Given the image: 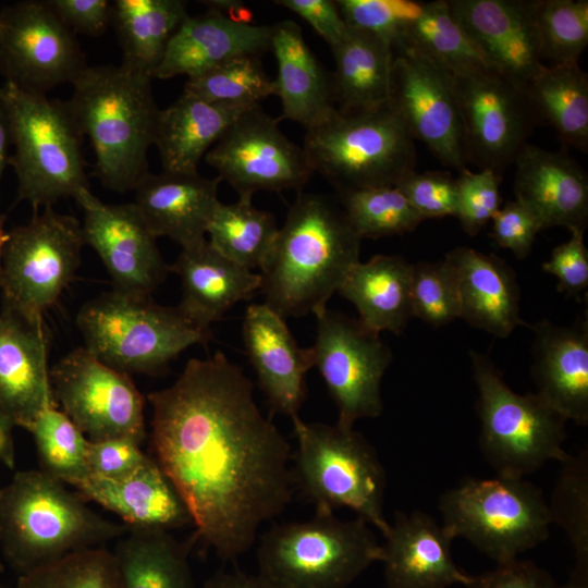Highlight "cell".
Wrapping results in <instances>:
<instances>
[{"label": "cell", "mask_w": 588, "mask_h": 588, "mask_svg": "<svg viewBox=\"0 0 588 588\" xmlns=\"http://www.w3.org/2000/svg\"><path fill=\"white\" fill-rule=\"evenodd\" d=\"M148 401L155 460L196 539L224 561L236 559L292 500L287 440L257 406L252 381L221 352L189 359Z\"/></svg>", "instance_id": "6da1fadb"}, {"label": "cell", "mask_w": 588, "mask_h": 588, "mask_svg": "<svg viewBox=\"0 0 588 588\" xmlns=\"http://www.w3.org/2000/svg\"><path fill=\"white\" fill-rule=\"evenodd\" d=\"M360 242L342 206L298 192L259 273L265 304L284 319L323 311L359 261Z\"/></svg>", "instance_id": "7a4b0ae2"}, {"label": "cell", "mask_w": 588, "mask_h": 588, "mask_svg": "<svg viewBox=\"0 0 588 588\" xmlns=\"http://www.w3.org/2000/svg\"><path fill=\"white\" fill-rule=\"evenodd\" d=\"M152 78L124 65L86 66L65 101L95 152V175L109 189H134L147 174L159 110Z\"/></svg>", "instance_id": "3957f363"}, {"label": "cell", "mask_w": 588, "mask_h": 588, "mask_svg": "<svg viewBox=\"0 0 588 588\" xmlns=\"http://www.w3.org/2000/svg\"><path fill=\"white\" fill-rule=\"evenodd\" d=\"M40 469L20 470L0 490V553L22 575L68 554L101 547L130 529Z\"/></svg>", "instance_id": "277c9868"}, {"label": "cell", "mask_w": 588, "mask_h": 588, "mask_svg": "<svg viewBox=\"0 0 588 588\" xmlns=\"http://www.w3.org/2000/svg\"><path fill=\"white\" fill-rule=\"evenodd\" d=\"M381 559L382 544L364 519L315 514L262 535L257 576L268 588H348Z\"/></svg>", "instance_id": "5b68a950"}, {"label": "cell", "mask_w": 588, "mask_h": 588, "mask_svg": "<svg viewBox=\"0 0 588 588\" xmlns=\"http://www.w3.org/2000/svg\"><path fill=\"white\" fill-rule=\"evenodd\" d=\"M414 138L390 102L369 110H335L306 130L303 149L313 173L339 194L395 186L415 170Z\"/></svg>", "instance_id": "8992f818"}, {"label": "cell", "mask_w": 588, "mask_h": 588, "mask_svg": "<svg viewBox=\"0 0 588 588\" xmlns=\"http://www.w3.org/2000/svg\"><path fill=\"white\" fill-rule=\"evenodd\" d=\"M292 419L296 438L293 482L314 505L315 514H334L346 507L384 537L385 473L366 438L339 424Z\"/></svg>", "instance_id": "52a82bcc"}, {"label": "cell", "mask_w": 588, "mask_h": 588, "mask_svg": "<svg viewBox=\"0 0 588 588\" xmlns=\"http://www.w3.org/2000/svg\"><path fill=\"white\" fill-rule=\"evenodd\" d=\"M0 95L15 149L9 164L17 179V200L37 211L89 189L83 135L66 102L8 83L0 87Z\"/></svg>", "instance_id": "ba28073f"}, {"label": "cell", "mask_w": 588, "mask_h": 588, "mask_svg": "<svg viewBox=\"0 0 588 588\" xmlns=\"http://www.w3.org/2000/svg\"><path fill=\"white\" fill-rule=\"evenodd\" d=\"M76 323L85 347L125 373H157L184 350L211 340L210 329L189 320L179 307L150 296L113 290L86 303Z\"/></svg>", "instance_id": "9c48e42d"}, {"label": "cell", "mask_w": 588, "mask_h": 588, "mask_svg": "<svg viewBox=\"0 0 588 588\" xmlns=\"http://www.w3.org/2000/svg\"><path fill=\"white\" fill-rule=\"evenodd\" d=\"M469 355L478 392L479 448L497 476L524 478L549 461H566L564 416L536 392L513 391L487 355Z\"/></svg>", "instance_id": "30bf717a"}, {"label": "cell", "mask_w": 588, "mask_h": 588, "mask_svg": "<svg viewBox=\"0 0 588 588\" xmlns=\"http://www.w3.org/2000/svg\"><path fill=\"white\" fill-rule=\"evenodd\" d=\"M542 491L524 478H467L444 492L439 502L442 525L497 564L542 543L552 518Z\"/></svg>", "instance_id": "8fae6325"}, {"label": "cell", "mask_w": 588, "mask_h": 588, "mask_svg": "<svg viewBox=\"0 0 588 588\" xmlns=\"http://www.w3.org/2000/svg\"><path fill=\"white\" fill-rule=\"evenodd\" d=\"M84 245L79 221L52 206L10 230L1 262L2 308L41 322L73 280Z\"/></svg>", "instance_id": "7c38bea8"}, {"label": "cell", "mask_w": 588, "mask_h": 588, "mask_svg": "<svg viewBox=\"0 0 588 588\" xmlns=\"http://www.w3.org/2000/svg\"><path fill=\"white\" fill-rule=\"evenodd\" d=\"M316 318L313 366L336 405V424L352 428L358 419L380 416L381 382L392 362L391 350L359 319L328 308Z\"/></svg>", "instance_id": "4fadbf2b"}, {"label": "cell", "mask_w": 588, "mask_h": 588, "mask_svg": "<svg viewBox=\"0 0 588 588\" xmlns=\"http://www.w3.org/2000/svg\"><path fill=\"white\" fill-rule=\"evenodd\" d=\"M50 378L58 407L89 441L145 440V400L128 373L83 346L56 363Z\"/></svg>", "instance_id": "5bb4252c"}, {"label": "cell", "mask_w": 588, "mask_h": 588, "mask_svg": "<svg viewBox=\"0 0 588 588\" xmlns=\"http://www.w3.org/2000/svg\"><path fill=\"white\" fill-rule=\"evenodd\" d=\"M453 79L467 162L502 175L539 122L525 85L497 70Z\"/></svg>", "instance_id": "9a60e30c"}, {"label": "cell", "mask_w": 588, "mask_h": 588, "mask_svg": "<svg viewBox=\"0 0 588 588\" xmlns=\"http://www.w3.org/2000/svg\"><path fill=\"white\" fill-rule=\"evenodd\" d=\"M75 34L47 1L25 0L0 10V74L22 90L46 94L73 83L86 68Z\"/></svg>", "instance_id": "2e32d148"}, {"label": "cell", "mask_w": 588, "mask_h": 588, "mask_svg": "<svg viewBox=\"0 0 588 588\" xmlns=\"http://www.w3.org/2000/svg\"><path fill=\"white\" fill-rule=\"evenodd\" d=\"M279 118L260 106L244 112L206 154V162L228 182L238 197L259 191L302 192L313 171L303 147L279 127Z\"/></svg>", "instance_id": "e0dca14e"}, {"label": "cell", "mask_w": 588, "mask_h": 588, "mask_svg": "<svg viewBox=\"0 0 588 588\" xmlns=\"http://www.w3.org/2000/svg\"><path fill=\"white\" fill-rule=\"evenodd\" d=\"M389 102L414 139L441 163L458 171L467 162L453 75L418 51H393Z\"/></svg>", "instance_id": "ac0fdd59"}, {"label": "cell", "mask_w": 588, "mask_h": 588, "mask_svg": "<svg viewBox=\"0 0 588 588\" xmlns=\"http://www.w3.org/2000/svg\"><path fill=\"white\" fill-rule=\"evenodd\" d=\"M74 199L84 212L85 244L98 254L113 290L150 296L169 266L135 204H106L90 189H82Z\"/></svg>", "instance_id": "d6986e66"}, {"label": "cell", "mask_w": 588, "mask_h": 588, "mask_svg": "<svg viewBox=\"0 0 588 588\" xmlns=\"http://www.w3.org/2000/svg\"><path fill=\"white\" fill-rule=\"evenodd\" d=\"M471 41L503 75L526 85L542 68L535 25L537 0H449Z\"/></svg>", "instance_id": "ffe728a7"}, {"label": "cell", "mask_w": 588, "mask_h": 588, "mask_svg": "<svg viewBox=\"0 0 588 588\" xmlns=\"http://www.w3.org/2000/svg\"><path fill=\"white\" fill-rule=\"evenodd\" d=\"M50 336L44 322L0 310V409L29 430L46 408L58 406L50 378Z\"/></svg>", "instance_id": "44dd1931"}, {"label": "cell", "mask_w": 588, "mask_h": 588, "mask_svg": "<svg viewBox=\"0 0 588 588\" xmlns=\"http://www.w3.org/2000/svg\"><path fill=\"white\" fill-rule=\"evenodd\" d=\"M243 341L258 384L273 413L293 418L306 397L307 371L313 366L311 348H303L285 320L268 305L247 306Z\"/></svg>", "instance_id": "7402d4cb"}, {"label": "cell", "mask_w": 588, "mask_h": 588, "mask_svg": "<svg viewBox=\"0 0 588 588\" xmlns=\"http://www.w3.org/2000/svg\"><path fill=\"white\" fill-rule=\"evenodd\" d=\"M272 32V25H256L211 8L188 15L171 37L154 78H189L235 57H260L271 50Z\"/></svg>", "instance_id": "603a6c76"}, {"label": "cell", "mask_w": 588, "mask_h": 588, "mask_svg": "<svg viewBox=\"0 0 588 588\" xmlns=\"http://www.w3.org/2000/svg\"><path fill=\"white\" fill-rule=\"evenodd\" d=\"M383 538L381 563L388 588L465 587L473 579L453 561L454 538L424 512H397Z\"/></svg>", "instance_id": "cb8c5ba5"}, {"label": "cell", "mask_w": 588, "mask_h": 588, "mask_svg": "<svg viewBox=\"0 0 588 588\" xmlns=\"http://www.w3.org/2000/svg\"><path fill=\"white\" fill-rule=\"evenodd\" d=\"M534 332L531 377L536 393L568 421L588 424V317L567 327L549 320Z\"/></svg>", "instance_id": "d4e9b609"}, {"label": "cell", "mask_w": 588, "mask_h": 588, "mask_svg": "<svg viewBox=\"0 0 588 588\" xmlns=\"http://www.w3.org/2000/svg\"><path fill=\"white\" fill-rule=\"evenodd\" d=\"M514 163L515 199L538 217L543 230L564 226L585 232L588 177L572 157L527 143Z\"/></svg>", "instance_id": "484cf974"}, {"label": "cell", "mask_w": 588, "mask_h": 588, "mask_svg": "<svg viewBox=\"0 0 588 588\" xmlns=\"http://www.w3.org/2000/svg\"><path fill=\"white\" fill-rule=\"evenodd\" d=\"M220 179L197 173H147L134 188L135 206L157 238L167 236L191 247L206 241L208 225L220 201Z\"/></svg>", "instance_id": "4316f807"}, {"label": "cell", "mask_w": 588, "mask_h": 588, "mask_svg": "<svg viewBox=\"0 0 588 588\" xmlns=\"http://www.w3.org/2000/svg\"><path fill=\"white\" fill-rule=\"evenodd\" d=\"M444 259L453 269L461 318L497 338H507L526 326L519 314V286L513 269L494 254L455 247Z\"/></svg>", "instance_id": "83f0119b"}, {"label": "cell", "mask_w": 588, "mask_h": 588, "mask_svg": "<svg viewBox=\"0 0 588 588\" xmlns=\"http://www.w3.org/2000/svg\"><path fill=\"white\" fill-rule=\"evenodd\" d=\"M74 488L86 501L115 514L130 529L170 531L192 524L181 497L150 456L126 476H89Z\"/></svg>", "instance_id": "f1b7e54d"}, {"label": "cell", "mask_w": 588, "mask_h": 588, "mask_svg": "<svg viewBox=\"0 0 588 588\" xmlns=\"http://www.w3.org/2000/svg\"><path fill=\"white\" fill-rule=\"evenodd\" d=\"M180 277L179 309L194 323L210 329L236 303L260 291L261 278L218 253L208 240L182 248L169 267Z\"/></svg>", "instance_id": "f546056e"}, {"label": "cell", "mask_w": 588, "mask_h": 588, "mask_svg": "<svg viewBox=\"0 0 588 588\" xmlns=\"http://www.w3.org/2000/svg\"><path fill=\"white\" fill-rule=\"evenodd\" d=\"M272 27L271 50L278 66L273 95L282 105L279 119L308 130L338 109L331 75L308 47L298 24L287 20Z\"/></svg>", "instance_id": "4dcf8cb0"}, {"label": "cell", "mask_w": 588, "mask_h": 588, "mask_svg": "<svg viewBox=\"0 0 588 588\" xmlns=\"http://www.w3.org/2000/svg\"><path fill=\"white\" fill-rule=\"evenodd\" d=\"M249 109L210 102L183 91L158 113L154 145L163 171L197 173L200 160Z\"/></svg>", "instance_id": "1f68e13d"}, {"label": "cell", "mask_w": 588, "mask_h": 588, "mask_svg": "<svg viewBox=\"0 0 588 588\" xmlns=\"http://www.w3.org/2000/svg\"><path fill=\"white\" fill-rule=\"evenodd\" d=\"M412 264L396 255H376L358 261L338 292L350 301L368 329L401 334L413 318Z\"/></svg>", "instance_id": "d6a6232c"}, {"label": "cell", "mask_w": 588, "mask_h": 588, "mask_svg": "<svg viewBox=\"0 0 588 588\" xmlns=\"http://www.w3.org/2000/svg\"><path fill=\"white\" fill-rule=\"evenodd\" d=\"M331 50L335 63L331 81L338 110H369L389 102L394 54L388 44L348 27Z\"/></svg>", "instance_id": "836d02e7"}, {"label": "cell", "mask_w": 588, "mask_h": 588, "mask_svg": "<svg viewBox=\"0 0 588 588\" xmlns=\"http://www.w3.org/2000/svg\"><path fill=\"white\" fill-rule=\"evenodd\" d=\"M195 535L184 542L170 531L128 529L112 551L123 588H194L188 562Z\"/></svg>", "instance_id": "e575fe53"}, {"label": "cell", "mask_w": 588, "mask_h": 588, "mask_svg": "<svg viewBox=\"0 0 588 588\" xmlns=\"http://www.w3.org/2000/svg\"><path fill=\"white\" fill-rule=\"evenodd\" d=\"M188 16L181 0H114L111 24L122 49V65L150 76L167 46Z\"/></svg>", "instance_id": "d590c367"}, {"label": "cell", "mask_w": 588, "mask_h": 588, "mask_svg": "<svg viewBox=\"0 0 588 588\" xmlns=\"http://www.w3.org/2000/svg\"><path fill=\"white\" fill-rule=\"evenodd\" d=\"M539 121L556 131L564 145L588 147V76L575 64H543L525 85Z\"/></svg>", "instance_id": "8d00e7d4"}, {"label": "cell", "mask_w": 588, "mask_h": 588, "mask_svg": "<svg viewBox=\"0 0 588 588\" xmlns=\"http://www.w3.org/2000/svg\"><path fill=\"white\" fill-rule=\"evenodd\" d=\"M401 46L418 51L452 75L495 70L454 19L446 0L422 2Z\"/></svg>", "instance_id": "74e56055"}, {"label": "cell", "mask_w": 588, "mask_h": 588, "mask_svg": "<svg viewBox=\"0 0 588 588\" xmlns=\"http://www.w3.org/2000/svg\"><path fill=\"white\" fill-rule=\"evenodd\" d=\"M252 199L220 203L207 229L218 253L250 271L262 269L279 232L273 215L256 208Z\"/></svg>", "instance_id": "f35d334b"}, {"label": "cell", "mask_w": 588, "mask_h": 588, "mask_svg": "<svg viewBox=\"0 0 588 588\" xmlns=\"http://www.w3.org/2000/svg\"><path fill=\"white\" fill-rule=\"evenodd\" d=\"M549 510L552 524L566 534L575 558L569 588H588V450L562 463Z\"/></svg>", "instance_id": "ab89813d"}, {"label": "cell", "mask_w": 588, "mask_h": 588, "mask_svg": "<svg viewBox=\"0 0 588 588\" xmlns=\"http://www.w3.org/2000/svg\"><path fill=\"white\" fill-rule=\"evenodd\" d=\"M28 431L41 471L73 487L89 477V440L58 406L42 411Z\"/></svg>", "instance_id": "60d3db41"}, {"label": "cell", "mask_w": 588, "mask_h": 588, "mask_svg": "<svg viewBox=\"0 0 588 588\" xmlns=\"http://www.w3.org/2000/svg\"><path fill=\"white\" fill-rule=\"evenodd\" d=\"M183 91L215 103L253 108L273 95V79L259 57L240 56L187 78Z\"/></svg>", "instance_id": "b9f144b4"}, {"label": "cell", "mask_w": 588, "mask_h": 588, "mask_svg": "<svg viewBox=\"0 0 588 588\" xmlns=\"http://www.w3.org/2000/svg\"><path fill=\"white\" fill-rule=\"evenodd\" d=\"M339 196L351 225L362 240L401 235L424 221L396 186L356 189Z\"/></svg>", "instance_id": "7bdbcfd3"}, {"label": "cell", "mask_w": 588, "mask_h": 588, "mask_svg": "<svg viewBox=\"0 0 588 588\" xmlns=\"http://www.w3.org/2000/svg\"><path fill=\"white\" fill-rule=\"evenodd\" d=\"M535 25L542 62L578 63L588 44V1L537 0Z\"/></svg>", "instance_id": "ee69618b"}, {"label": "cell", "mask_w": 588, "mask_h": 588, "mask_svg": "<svg viewBox=\"0 0 588 588\" xmlns=\"http://www.w3.org/2000/svg\"><path fill=\"white\" fill-rule=\"evenodd\" d=\"M15 588H123L114 555L106 548L81 550L17 576Z\"/></svg>", "instance_id": "f6af8a7d"}, {"label": "cell", "mask_w": 588, "mask_h": 588, "mask_svg": "<svg viewBox=\"0 0 588 588\" xmlns=\"http://www.w3.org/2000/svg\"><path fill=\"white\" fill-rule=\"evenodd\" d=\"M411 303L413 317L439 328L461 318L456 279L450 264H412Z\"/></svg>", "instance_id": "bcb514c9"}, {"label": "cell", "mask_w": 588, "mask_h": 588, "mask_svg": "<svg viewBox=\"0 0 588 588\" xmlns=\"http://www.w3.org/2000/svg\"><path fill=\"white\" fill-rule=\"evenodd\" d=\"M335 3L348 27L381 39L393 51L422 9V2L412 0H338Z\"/></svg>", "instance_id": "7dc6e473"}, {"label": "cell", "mask_w": 588, "mask_h": 588, "mask_svg": "<svg viewBox=\"0 0 588 588\" xmlns=\"http://www.w3.org/2000/svg\"><path fill=\"white\" fill-rule=\"evenodd\" d=\"M501 179V174L488 169L471 172L464 168L460 171L456 217L468 235L478 234L500 209Z\"/></svg>", "instance_id": "c3c4849f"}, {"label": "cell", "mask_w": 588, "mask_h": 588, "mask_svg": "<svg viewBox=\"0 0 588 588\" xmlns=\"http://www.w3.org/2000/svg\"><path fill=\"white\" fill-rule=\"evenodd\" d=\"M422 220L456 217V179L446 171L415 170L395 185Z\"/></svg>", "instance_id": "681fc988"}, {"label": "cell", "mask_w": 588, "mask_h": 588, "mask_svg": "<svg viewBox=\"0 0 588 588\" xmlns=\"http://www.w3.org/2000/svg\"><path fill=\"white\" fill-rule=\"evenodd\" d=\"M491 222L490 236L493 242L511 250L517 259L529 255L536 235L543 230L538 217L517 199L500 207Z\"/></svg>", "instance_id": "f907efd6"}, {"label": "cell", "mask_w": 588, "mask_h": 588, "mask_svg": "<svg viewBox=\"0 0 588 588\" xmlns=\"http://www.w3.org/2000/svg\"><path fill=\"white\" fill-rule=\"evenodd\" d=\"M139 445L131 438L89 441L87 450L89 476L115 479L131 474L149 457Z\"/></svg>", "instance_id": "816d5d0a"}, {"label": "cell", "mask_w": 588, "mask_h": 588, "mask_svg": "<svg viewBox=\"0 0 588 588\" xmlns=\"http://www.w3.org/2000/svg\"><path fill=\"white\" fill-rule=\"evenodd\" d=\"M581 231H571V238L556 246L542 270L558 279L556 289L578 295L588 286V250Z\"/></svg>", "instance_id": "f5cc1de1"}, {"label": "cell", "mask_w": 588, "mask_h": 588, "mask_svg": "<svg viewBox=\"0 0 588 588\" xmlns=\"http://www.w3.org/2000/svg\"><path fill=\"white\" fill-rule=\"evenodd\" d=\"M465 588H569L558 584L531 561L513 560L497 564L494 569L473 576Z\"/></svg>", "instance_id": "db71d44e"}, {"label": "cell", "mask_w": 588, "mask_h": 588, "mask_svg": "<svg viewBox=\"0 0 588 588\" xmlns=\"http://www.w3.org/2000/svg\"><path fill=\"white\" fill-rule=\"evenodd\" d=\"M60 21L74 34L99 36L112 20V2L108 0H47Z\"/></svg>", "instance_id": "11a10c76"}, {"label": "cell", "mask_w": 588, "mask_h": 588, "mask_svg": "<svg viewBox=\"0 0 588 588\" xmlns=\"http://www.w3.org/2000/svg\"><path fill=\"white\" fill-rule=\"evenodd\" d=\"M274 3L306 21L330 48L339 44L348 30L335 1L277 0Z\"/></svg>", "instance_id": "9f6ffc18"}, {"label": "cell", "mask_w": 588, "mask_h": 588, "mask_svg": "<svg viewBox=\"0 0 588 588\" xmlns=\"http://www.w3.org/2000/svg\"><path fill=\"white\" fill-rule=\"evenodd\" d=\"M203 588H268L260 578L241 571L218 572L211 576Z\"/></svg>", "instance_id": "6f0895ef"}, {"label": "cell", "mask_w": 588, "mask_h": 588, "mask_svg": "<svg viewBox=\"0 0 588 588\" xmlns=\"http://www.w3.org/2000/svg\"><path fill=\"white\" fill-rule=\"evenodd\" d=\"M14 427L10 418L0 409V463L10 469L15 467Z\"/></svg>", "instance_id": "680465c9"}, {"label": "cell", "mask_w": 588, "mask_h": 588, "mask_svg": "<svg viewBox=\"0 0 588 588\" xmlns=\"http://www.w3.org/2000/svg\"><path fill=\"white\" fill-rule=\"evenodd\" d=\"M11 144V133L9 119L7 110L3 103V100L0 95V183L5 170L7 164H9V146Z\"/></svg>", "instance_id": "91938a15"}, {"label": "cell", "mask_w": 588, "mask_h": 588, "mask_svg": "<svg viewBox=\"0 0 588 588\" xmlns=\"http://www.w3.org/2000/svg\"><path fill=\"white\" fill-rule=\"evenodd\" d=\"M5 216L0 215V275H1V262H2V253L3 247L7 241L8 232L4 229Z\"/></svg>", "instance_id": "94428289"}, {"label": "cell", "mask_w": 588, "mask_h": 588, "mask_svg": "<svg viewBox=\"0 0 588 588\" xmlns=\"http://www.w3.org/2000/svg\"><path fill=\"white\" fill-rule=\"evenodd\" d=\"M1 554V553H0ZM3 569V564L1 562V559H0V572Z\"/></svg>", "instance_id": "6125c7cd"}, {"label": "cell", "mask_w": 588, "mask_h": 588, "mask_svg": "<svg viewBox=\"0 0 588 588\" xmlns=\"http://www.w3.org/2000/svg\"><path fill=\"white\" fill-rule=\"evenodd\" d=\"M0 588H5L3 585L0 584Z\"/></svg>", "instance_id": "be15d7a7"}, {"label": "cell", "mask_w": 588, "mask_h": 588, "mask_svg": "<svg viewBox=\"0 0 588 588\" xmlns=\"http://www.w3.org/2000/svg\"><path fill=\"white\" fill-rule=\"evenodd\" d=\"M0 490H1V487H0Z\"/></svg>", "instance_id": "e7e4bbea"}]
</instances>
